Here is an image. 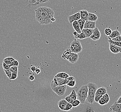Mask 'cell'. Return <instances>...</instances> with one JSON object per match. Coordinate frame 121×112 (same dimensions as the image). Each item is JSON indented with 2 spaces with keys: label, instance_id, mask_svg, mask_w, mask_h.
Here are the masks:
<instances>
[{
  "label": "cell",
  "instance_id": "9",
  "mask_svg": "<svg viewBox=\"0 0 121 112\" xmlns=\"http://www.w3.org/2000/svg\"><path fill=\"white\" fill-rule=\"evenodd\" d=\"M109 49L110 51L113 54L121 53V47L117 46L112 44H109Z\"/></svg>",
  "mask_w": 121,
  "mask_h": 112
},
{
  "label": "cell",
  "instance_id": "44",
  "mask_svg": "<svg viewBox=\"0 0 121 112\" xmlns=\"http://www.w3.org/2000/svg\"><path fill=\"white\" fill-rule=\"evenodd\" d=\"M29 79L30 80V81H34V80H35V76H34V75H30V76H29Z\"/></svg>",
  "mask_w": 121,
  "mask_h": 112
},
{
  "label": "cell",
  "instance_id": "23",
  "mask_svg": "<svg viewBox=\"0 0 121 112\" xmlns=\"http://www.w3.org/2000/svg\"><path fill=\"white\" fill-rule=\"evenodd\" d=\"M108 42L109 44H112L116 45L117 46L121 47V42H117V41H114L112 40L110 37H108Z\"/></svg>",
  "mask_w": 121,
  "mask_h": 112
},
{
  "label": "cell",
  "instance_id": "39",
  "mask_svg": "<svg viewBox=\"0 0 121 112\" xmlns=\"http://www.w3.org/2000/svg\"><path fill=\"white\" fill-rule=\"evenodd\" d=\"M112 40L114 41H117V42H121V35L117 36L116 37L111 38Z\"/></svg>",
  "mask_w": 121,
  "mask_h": 112
},
{
  "label": "cell",
  "instance_id": "25",
  "mask_svg": "<svg viewBox=\"0 0 121 112\" xmlns=\"http://www.w3.org/2000/svg\"><path fill=\"white\" fill-rule=\"evenodd\" d=\"M77 22L79 25V28H80L81 30L83 28V27H84V24L86 22V20L83 19H79L78 20H77Z\"/></svg>",
  "mask_w": 121,
  "mask_h": 112
},
{
  "label": "cell",
  "instance_id": "17",
  "mask_svg": "<svg viewBox=\"0 0 121 112\" xmlns=\"http://www.w3.org/2000/svg\"><path fill=\"white\" fill-rule=\"evenodd\" d=\"M79 12L80 14L81 19H84L86 21L87 20L89 12H88L86 10H81Z\"/></svg>",
  "mask_w": 121,
  "mask_h": 112
},
{
  "label": "cell",
  "instance_id": "28",
  "mask_svg": "<svg viewBox=\"0 0 121 112\" xmlns=\"http://www.w3.org/2000/svg\"><path fill=\"white\" fill-rule=\"evenodd\" d=\"M73 107L72 103H68V102L67 105L66 106V107H65L64 110L65 111H69V110H71L72 109Z\"/></svg>",
  "mask_w": 121,
  "mask_h": 112
},
{
  "label": "cell",
  "instance_id": "45",
  "mask_svg": "<svg viewBox=\"0 0 121 112\" xmlns=\"http://www.w3.org/2000/svg\"><path fill=\"white\" fill-rule=\"evenodd\" d=\"M37 68L35 67V66H32L31 68V71L33 72H35Z\"/></svg>",
  "mask_w": 121,
  "mask_h": 112
},
{
  "label": "cell",
  "instance_id": "6",
  "mask_svg": "<svg viewBox=\"0 0 121 112\" xmlns=\"http://www.w3.org/2000/svg\"><path fill=\"white\" fill-rule=\"evenodd\" d=\"M67 84V82L66 79H61V78L54 77L51 83L50 86L51 87V88H52L54 87L61 85Z\"/></svg>",
  "mask_w": 121,
  "mask_h": 112
},
{
  "label": "cell",
  "instance_id": "46",
  "mask_svg": "<svg viewBox=\"0 0 121 112\" xmlns=\"http://www.w3.org/2000/svg\"><path fill=\"white\" fill-rule=\"evenodd\" d=\"M9 60L11 62H13V61H15L16 60L14 58L12 57H9Z\"/></svg>",
  "mask_w": 121,
  "mask_h": 112
},
{
  "label": "cell",
  "instance_id": "16",
  "mask_svg": "<svg viewBox=\"0 0 121 112\" xmlns=\"http://www.w3.org/2000/svg\"><path fill=\"white\" fill-rule=\"evenodd\" d=\"M107 93V89L104 87H102L99 89H97V91H96L95 95L100 94V95H103Z\"/></svg>",
  "mask_w": 121,
  "mask_h": 112
},
{
  "label": "cell",
  "instance_id": "5",
  "mask_svg": "<svg viewBox=\"0 0 121 112\" xmlns=\"http://www.w3.org/2000/svg\"><path fill=\"white\" fill-rule=\"evenodd\" d=\"M67 85L66 84H65L61 85L54 87L52 88V91L56 93V94H57L58 96L61 97L65 94V92L67 89Z\"/></svg>",
  "mask_w": 121,
  "mask_h": 112
},
{
  "label": "cell",
  "instance_id": "8",
  "mask_svg": "<svg viewBox=\"0 0 121 112\" xmlns=\"http://www.w3.org/2000/svg\"><path fill=\"white\" fill-rule=\"evenodd\" d=\"M68 19L70 23H72L75 21H77L79 19H81V16L79 12H78L75 14L70 15L68 17Z\"/></svg>",
  "mask_w": 121,
  "mask_h": 112
},
{
  "label": "cell",
  "instance_id": "29",
  "mask_svg": "<svg viewBox=\"0 0 121 112\" xmlns=\"http://www.w3.org/2000/svg\"><path fill=\"white\" fill-rule=\"evenodd\" d=\"M80 103H81L80 101L78 99H76V100L73 101V103H72V104L73 107H76L77 106H79Z\"/></svg>",
  "mask_w": 121,
  "mask_h": 112
},
{
  "label": "cell",
  "instance_id": "43",
  "mask_svg": "<svg viewBox=\"0 0 121 112\" xmlns=\"http://www.w3.org/2000/svg\"><path fill=\"white\" fill-rule=\"evenodd\" d=\"M86 112H95V111L92 108L90 107H88L86 110Z\"/></svg>",
  "mask_w": 121,
  "mask_h": 112
},
{
  "label": "cell",
  "instance_id": "40",
  "mask_svg": "<svg viewBox=\"0 0 121 112\" xmlns=\"http://www.w3.org/2000/svg\"><path fill=\"white\" fill-rule=\"evenodd\" d=\"M86 36L85 35V34L83 33L82 32L81 33H80L79 35V38L80 39H83L85 38H86Z\"/></svg>",
  "mask_w": 121,
  "mask_h": 112
},
{
  "label": "cell",
  "instance_id": "18",
  "mask_svg": "<svg viewBox=\"0 0 121 112\" xmlns=\"http://www.w3.org/2000/svg\"><path fill=\"white\" fill-rule=\"evenodd\" d=\"M82 32L85 34L87 38H89L93 33L92 29H89V28H83L82 30Z\"/></svg>",
  "mask_w": 121,
  "mask_h": 112
},
{
  "label": "cell",
  "instance_id": "12",
  "mask_svg": "<svg viewBox=\"0 0 121 112\" xmlns=\"http://www.w3.org/2000/svg\"><path fill=\"white\" fill-rule=\"evenodd\" d=\"M96 27V22L86 20L84 24L83 28L94 29Z\"/></svg>",
  "mask_w": 121,
  "mask_h": 112
},
{
  "label": "cell",
  "instance_id": "2",
  "mask_svg": "<svg viewBox=\"0 0 121 112\" xmlns=\"http://www.w3.org/2000/svg\"><path fill=\"white\" fill-rule=\"evenodd\" d=\"M89 88L88 97L86 101L88 103L92 104L94 102V98L96 91L98 89V85L94 82H89L87 84Z\"/></svg>",
  "mask_w": 121,
  "mask_h": 112
},
{
  "label": "cell",
  "instance_id": "36",
  "mask_svg": "<svg viewBox=\"0 0 121 112\" xmlns=\"http://www.w3.org/2000/svg\"><path fill=\"white\" fill-rule=\"evenodd\" d=\"M98 104H99L101 105V106H103V105H105V104H106V103L105 100H104L102 98H102L100 99V100L98 101Z\"/></svg>",
  "mask_w": 121,
  "mask_h": 112
},
{
  "label": "cell",
  "instance_id": "3",
  "mask_svg": "<svg viewBox=\"0 0 121 112\" xmlns=\"http://www.w3.org/2000/svg\"><path fill=\"white\" fill-rule=\"evenodd\" d=\"M88 91L89 88L87 84L82 85L77 91V98L80 101L81 103L84 104L86 102V99L88 97Z\"/></svg>",
  "mask_w": 121,
  "mask_h": 112
},
{
  "label": "cell",
  "instance_id": "4",
  "mask_svg": "<svg viewBox=\"0 0 121 112\" xmlns=\"http://www.w3.org/2000/svg\"><path fill=\"white\" fill-rule=\"evenodd\" d=\"M70 48L71 52L78 54L82 51V47L79 41L76 38L73 41L70 45Z\"/></svg>",
  "mask_w": 121,
  "mask_h": 112
},
{
  "label": "cell",
  "instance_id": "47",
  "mask_svg": "<svg viewBox=\"0 0 121 112\" xmlns=\"http://www.w3.org/2000/svg\"><path fill=\"white\" fill-rule=\"evenodd\" d=\"M116 102L117 103H121V96H120V97H119V99H118V100H117V101Z\"/></svg>",
  "mask_w": 121,
  "mask_h": 112
},
{
  "label": "cell",
  "instance_id": "11",
  "mask_svg": "<svg viewBox=\"0 0 121 112\" xmlns=\"http://www.w3.org/2000/svg\"><path fill=\"white\" fill-rule=\"evenodd\" d=\"M78 58L79 56L78 54L71 52L70 54V57L68 61H69L70 63L73 64L77 63Z\"/></svg>",
  "mask_w": 121,
  "mask_h": 112
},
{
  "label": "cell",
  "instance_id": "31",
  "mask_svg": "<svg viewBox=\"0 0 121 112\" xmlns=\"http://www.w3.org/2000/svg\"><path fill=\"white\" fill-rule=\"evenodd\" d=\"M4 70V72L5 73V74H6V75H7V77H8V78L9 79H10L11 78V76H12V72H11V71H10L9 70Z\"/></svg>",
  "mask_w": 121,
  "mask_h": 112
},
{
  "label": "cell",
  "instance_id": "41",
  "mask_svg": "<svg viewBox=\"0 0 121 112\" xmlns=\"http://www.w3.org/2000/svg\"><path fill=\"white\" fill-rule=\"evenodd\" d=\"M10 65V66L14 65V66H18L19 65V62L18 61L15 60L14 61H13V62H11V63Z\"/></svg>",
  "mask_w": 121,
  "mask_h": 112
},
{
  "label": "cell",
  "instance_id": "34",
  "mask_svg": "<svg viewBox=\"0 0 121 112\" xmlns=\"http://www.w3.org/2000/svg\"><path fill=\"white\" fill-rule=\"evenodd\" d=\"M18 77V72H12V76L11 78L10 79V80H15Z\"/></svg>",
  "mask_w": 121,
  "mask_h": 112
},
{
  "label": "cell",
  "instance_id": "37",
  "mask_svg": "<svg viewBox=\"0 0 121 112\" xmlns=\"http://www.w3.org/2000/svg\"><path fill=\"white\" fill-rule=\"evenodd\" d=\"M65 100H66L68 103H72L73 102V100H72V99L70 97V96L69 95H68V96H66L65 98Z\"/></svg>",
  "mask_w": 121,
  "mask_h": 112
},
{
  "label": "cell",
  "instance_id": "38",
  "mask_svg": "<svg viewBox=\"0 0 121 112\" xmlns=\"http://www.w3.org/2000/svg\"><path fill=\"white\" fill-rule=\"evenodd\" d=\"M3 62H4L5 63H6L7 64L9 65H10V64L11 63V62L9 61V57H7L4 59L3 60Z\"/></svg>",
  "mask_w": 121,
  "mask_h": 112
},
{
  "label": "cell",
  "instance_id": "20",
  "mask_svg": "<svg viewBox=\"0 0 121 112\" xmlns=\"http://www.w3.org/2000/svg\"><path fill=\"white\" fill-rule=\"evenodd\" d=\"M70 76L69 74L65 72H58L57 74L55 75V77H57L61 79H66Z\"/></svg>",
  "mask_w": 121,
  "mask_h": 112
},
{
  "label": "cell",
  "instance_id": "19",
  "mask_svg": "<svg viewBox=\"0 0 121 112\" xmlns=\"http://www.w3.org/2000/svg\"><path fill=\"white\" fill-rule=\"evenodd\" d=\"M98 17L97 15L93 13H89V15H88L87 20L96 22L98 20Z\"/></svg>",
  "mask_w": 121,
  "mask_h": 112
},
{
  "label": "cell",
  "instance_id": "35",
  "mask_svg": "<svg viewBox=\"0 0 121 112\" xmlns=\"http://www.w3.org/2000/svg\"><path fill=\"white\" fill-rule=\"evenodd\" d=\"M2 66L3 68L4 69V70H9V69L10 67V65L7 64L6 63H5L4 62H3Z\"/></svg>",
  "mask_w": 121,
  "mask_h": 112
},
{
  "label": "cell",
  "instance_id": "10",
  "mask_svg": "<svg viewBox=\"0 0 121 112\" xmlns=\"http://www.w3.org/2000/svg\"><path fill=\"white\" fill-rule=\"evenodd\" d=\"M109 110L113 112H121V103L115 102L111 106Z\"/></svg>",
  "mask_w": 121,
  "mask_h": 112
},
{
  "label": "cell",
  "instance_id": "30",
  "mask_svg": "<svg viewBox=\"0 0 121 112\" xmlns=\"http://www.w3.org/2000/svg\"><path fill=\"white\" fill-rule=\"evenodd\" d=\"M112 31L109 28H105L104 31V32L105 35L109 36L112 33Z\"/></svg>",
  "mask_w": 121,
  "mask_h": 112
},
{
  "label": "cell",
  "instance_id": "42",
  "mask_svg": "<svg viewBox=\"0 0 121 112\" xmlns=\"http://www.w3.org/2000/svg\"><path fill=\"white\" fill-rule=\"evenodd\" d=\"M73 35L74 37L75 38H76V39L79 38V33H77L76 31H74V32H73Z\"/></svg>",
  "mask_w": 121,
  "mask_h": 112
},
{
  "label": "cell",
  "instance_id": "22",
  "mask_svg": "<svg viewBox=\"0 0 121 112\" xmlns=\"http://www.w3.org/2000/svg\"><path fill=\"white\" fill-rule=\"evenodd\" d=\"M120 35H121V34L119 31L118 30H114L112 31L111 34L108 37H110V38H112Z\"/></svg>",
  "mask_w": 121,
  "mask_h": 112
},
{
  "label": "cell",
  "instance_id": "13",
  "mask_svg": "<svg viewBox=\"0 0 121 112\" xmlns=\"http://www.w3.org/2000/svg\"><path fill=\"white\" fill-rule=\"evenodd\" d=\"M49 0H29L28 3L31 6H35L41 3L47 2Z\"/></svg>",
  "mask_w": 121,
  "mask_h": 112
},
{
  "label": "cell",
  "instance_id": "1",
  "mask_svg": "<svg viewBox=\"0 0 121 112\" xmlns=\"http://www.w3.org/2000/svg\"><path fill=\"white\" fill-rule=\"evenodd\" d=\"M37 21L41 25H48L56 21L53 10L47 7H40L35 10Z\"/></svg>",
  "mask_w": 121,
  "mask_h": 112
},
{
  "label": "cell",
  "instance_id": "15",
  "mask_svg": "<svg viewBox=\"0 0 121 112\" xmlns=\"http://www.w3.org/2000/svg\"><path fill=\"white\" fill-rule=\"evenodd\" d=\"M71 51L70 49V47H68V48L63 52V54L62 55V58L64 59L68 60V59L70 57V54L71 53Z\"/></svg>",
  "mask_w": 121,
  "mask_h": 112
},
{
  "label": "cell",
  "instance_id": "26",
  "mask_svg": "<svg viewBox=\"0 0 121 112\" xmlns=\"http://www.w3.org/2000/svg\"><path fill=\"white\" fill-rule=\"evenodd\" d=\"M12 72H18V66L12 65L10 66V68L9 69Z\"/></svg>",
  "mask_w": 121,
  "mask_h": 112
},
{
  "label": "cell",
  "instance_id": "48",
  "mask_svg": "<svg viewBox=\"0 0 121 112\" xmlns=\"http://www.w3.org/2000/svg\"><path fill=\"white\" fill-rule=\"evenodd\" d=\"M35 72H36V73L37 74H38L40 72V70L39 69H37L36 70Z\"/></svg>",
  "mask_w": 121,
  "mask_h": 112
},
{
  "label": "cell",
  "instance_id": "33",
  "mask_svg": "<svg viewBox=\"0 0 121 112\" xmlns=\"http://www.w3.org/2000/svg\"><path fill=\"white\" fill-rule=\"evenodd\" d=\"M66 84L70 87H73L75 86V85L76 84V80L71 81L69 82Z\"/></svg>",
  "mask_w": 121,
  "mask_h": 112
},
{
  "label": "cell",
  "instance_id": "21",
  "mask_svg": "<svg viewBox=\"0 0 121 112\" xmlns=\"http://www.w3.org/2000/svg\"><path fill=\"white\" fill-rule=\"evenodd\" d=\"M73 27V29H74L75 31L77 32V33H82L81 30L80 29V28H79V25L77 21H75L72 23Z\"/></svg>",
  "mask_w": 121,
  "mask_h": 112
},
{
  "label": "cell",
  "instance_id": "14",
  "mask_svg": "<svg viewBox=\"0 0 121 112\" xmlns=\"http://www.w3.org/2000/svg\"><path fill=\"white\" fill-rule=\"evenodd\" d=\"M67 103L68 102L65 99L59 100L58 102V106L59 109L61 110H64Z\"/></svg>",
  "mask_w": 121,
  "mask_h": 112
},
{
  "label": "cell",
  "instance_id": "32",
  "mask_svg": "<svg viewBox=\"0 0 121 112\" xmlns=\"http://www.w3.org/2000/svg\"><path fill=\"white\" fill-rule=\"evenodd\" d=\"M102 95H100V94H97L95 95V98H94V101H95V102L98 103V101L100 100L101 98L102 97Z\"/></svg>",
  "mask_w": 121,
  "mask_h": 112
},
{
  "label": "cell",
  "instance_id": "27",
  "mask_svg": "<svg viewBox=\"0 0 121 112\" xmlns=\"http://www.w3.org/2000/svg\"><path fill=\"white\" fill-rule=\"evenodd\" d=\"M102 98L105 100L106 103V104L109 103L110 99H109V95L107 93L103 95Z\"/></svg>",
  "mask_w": 121,
  "mask_h": 112
},
{
  "label": "cell",
  "instance_id": "24",
  "mask_svg": "<svg viewBox=\"0 0 121 112\" xmlns=\"http://www.w3.org/2000/svg\"><path fill=\"white\" fill-rule=\"evenodd\" d=\"M69 96L72 99L73 101L76 100L77 98V92H76L74 90H72V91H71V93H70Z\"/></svg>",
  "mask_w": 121,
  "mask_h": 112
},
{
  "label": "cell",
  "instance_id": "7",
  "mask_svg": "<svg viewBox=\"0 0 121 112\" xmlns=\"http://www.w3.org/2000/svg\"><path fill=\"white\" fill-rule=\"evenodd\" d=\"M100 33L99 29L97 27H95L93 29V33L90 38L93 41H97L100 39Z\"/></svg>",
  "mask_w": 121,
  "mask_h": 112
},
{
  "label": "cell",
  "instance_id": "49",
  "mask_svg": "<svg viewBox=\"0 0 121 112\" xmlns=\"http://www.w3.org/2000/svg\"></svg>",
  "mask_w": 121,
  "mask_h": 112
}]
</instances>
